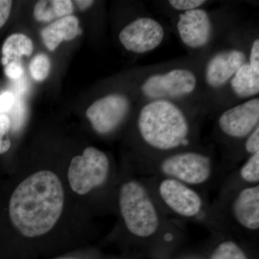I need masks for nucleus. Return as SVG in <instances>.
Returning <instances> with one entry per match:
<instances>
[{"label": "nucleus", "mask_w": 259, "mask_h": 259, "mask_svg": "<svg viewBox=\"0 0 259 259\" xmlns=\"http://www.w3.org/2000/svg\"><path fill=\"white\" fill-rule=\"evenodd\" d=\"M159 193L166 205L180 215L194 217L202 208V199L199 194L185 184L174 179L162 181Z\"/></svg>", "instance_id": "obj_12"}, {"label": "nucleus", "mask_w": 259, "mask_h": 259, "mask_svg": "<svg viewBox=\"0 0 259 259\" xmlns=\"http://www.w3.org/2000/svg\"><path fill=\"white\" fill-rule=\"evenodd\" d=\"M163 175L185 185H198L207 182L212 173V162L206 155L194 151L177 153L161 163Z\"/></svg>", "instance_id": "obj_6"}, {"label": "nucleus", "mask_w": 259, "mask_h": 259, "mask_svg": "<svg viewBox=\"0 0 259 259\" xmlns=\"http://www.w3.org/2000/svg\"><path fill=\"white\" fill-rule=\"evenodd\" d=\"M131 101L122 94H110L93 102L86 115L97 134H111L122 123L131 111Z\"/></svg>", "instance_id": "obj_7"}, {"label": "nucleus", "mask_w": 259, "mask_h": 259, "mask_svg": "<svg viewBox=\"0 0 259 259\" xmlns=\"http://www.w3.org/2000/svg\"><path fill=\"white\" fill-rule=\"evenodd\" d=\"M248 62L254 67L259 68V39L255 38L250 46Z\"/></svg>", "instance_id": "obj_26"}, {"label": "nucleus", "mask_w": 259, "mask_h": 259, "mask_svg": "<svg viewBox=\"0 0 259 259\" xmlns=\"http://www.w3.org/2000/svg\"><path fill=\"white\" fill-rule=\"evenodd\" d=\"M234 95L241 100L258 97L259 93V68L250 65L248 61L242 65L230 81Z\"/></svg>", "instance_id": "obj_15"}, {"label": "nucleus", "mask_w": 259, "mask_h": 259, "mask_svg": "<svg viewBox=\"0 0 259 259\" xmlns=\"http://www.w3.org/2000/svg\"><path fill=\"white\" fill-rule=\"evenodd\" d=\"M198 79L192 70L175 68L148 76L141 83V92L146 101L176 100L190 96L197 90Z\"/></svg>", "instance_id": "obj_4"}, {"label": "nucleus", "mask_w": 259, "mask_h": 259, "mask_svg": "<svg viewBox=\"0 0 259 259\" xmlns=\"http://www.w3.org/2000/svg\"><path fill=\"white\" fill-rule=\"evenodd\" d=\"M138 128L148 146L170 151L188 143L190 122L176 102L150 100L140 110Z\"/></svg>", "instance_id": "obj_2"}, {"label": "nucleus", "mask_w": 259, "mask_h": 259, "mask_svg": "<svg viewBox=\"0 0 259 259\" xmlns=\"http://www.w3.org/2000/svg\"><path fill=\"white\" fill-rule=\"evenodd\" d=\"M247 59L246 53L236 48L218 51L206 64L204 72L206 85L212 90L224 88Z\"/></svg>", "instance_id": "obj_11"}, {"label": "nucleus", "mask_w": 259, "mask_h": 259, "mask_svg": "<svg viewBox=\"0 0 259 259\" xmlns=\"http://www.w3.org/2000/svg\"><path fill=\"white\" fill-rule=\"evenodd\" d=\"M51 69V61L49 56L39 54L34 56L30 61V72L32 77L37 81L45 80L49 76Z\"/></svg>", "instance_id": "obj_18"}, {"label": "nucleus", "mask_w": 259, "mask_h": 259, "mask_svg": "<svg viewBox=\"0 0 259 259\" xmlns=\"http://www.w3.org/2000/svg\"><path fill=\"white\" fill-rule=\"evenodd\" d=\"M176 27L182 44L190 49L205 47L212 37V18L203 8L180 13Z\"/></svg>", "instance_id": "obj_10"}, {"label": "nucleus", "mask_w": 259, "mask_h": 259, "mask_svg": "<svg viewBox=\"0 0 259 259\" xmlns=\"http://www.w3.org/2000/svg\"><path fill=\"white\" fill-rule=\"evenodd\" d=\"M12 122L9 116L6 114L0 115V155L8 152L11 147V141L9 133L11 129Z\"/></svg>", "instance_id": "obj_21"}, {"label": "nucleus", "mask_w": 259, "mask_h": 259, "mask_svg": "<svg viewBox=\"0 0 259 259\" xmlns=\"http://www.w3.org/2000/svg\"><path fill=\"white\" fill-rule=\"evenodd\" d=\"M76 5H78L80 10H86L93 5L94 1L90 0H83V1H76Z\"/></svg>", "instance_id": "obj_28"}, {"label": "nucleus", "mask_w": 259, "mask_h": 259, "mask_svg": "<svg viewBox=\"0 0 259 259\" xmlns=\"http://www.w3.org/2000/svg\"><path fill=\"white\" fill-rule=\"evenodd\" d=\"M14 102V96L13 94L6 92L0 95V115L3 112L8 111Z\"/></svg>", "instance_id": "obj_27"}, {"label": "nucleus", "mask_w": 259, "mask_h": 259, "mask_svg": "<svg viewBox=\"0 0 259 259\" xmlns=\"http://www.w3.org/2000/svg\"><path fill=\"white\" fill-rule=\"evenodd\" d=\"M13 2L10 0H0V28L4 26L11 13Z\"/></svg>", "instance_id": "obj_25"}, {"label": "nucleus", "mask_w": 259, "mask_h": 259, "mask_svg": "<svg viewBox=\"0 0 259 259\" xmlns=\"http://www.w3.org/2000/svg\"><path fill=\"white\" fill-rule=\"evenodd\" d=\"M5 72L10 79H17L23 76L24 68L19 61H12L5 66Z\"/></svg>", "instance_id": "obj_24"}, {"label": "nucleus", "mask_w": 259, "mask_h": 259, "mask_svg": "<svg viewBox=\"0 0 259 259\" xmlns=\"http://www.w3.org/2000/svg\"><path fill=\"white\" fill-rule=\"evenodd\" d=\"M80 33L79 19L74 15L64 17L42 29V41L49 51L55 50L61 42L74 40Z\"/></svg>", "instance_id": "obj_14"}, {"label": "nucleus", "mask_w": 259, "mask_h": 259, "mask_svg": "<svg viewBox=\"0 0 259 259\" xmlns=\"http://www.w3.org/2000/svg\"><path fill=\"white\" fill-rule=\"evenodd\" d=\"M64 203V189L59 177L50 171L36 172L21 182L12 194L10 219L24 236H42L57 223Z\"/></svg>", "instance_id": "obj_1"}, {"label": "nucleus", "mask_w": 259, "mask_h": 259, "mask_svg": "<svg viewBox=\"0 0 259 259\" xmlns=\"http://www.w3.org/2000/svg\"><path fill=\"white\" fill-rule=\"evenodd\" d=\"M120 208L127 230L134 236L148 238L157 231L159 226L157 210L141 184L131 181L122 185Z\"/></svg>", "instance_id": "obj_3"}, {"label": "nucleus", "mask_w": 259, "mask_h": 259, "mask_svg": "<svg viewBox=\"0 0 259 259\" xmlns=\"http://www.w3.org/2000/svg\"><path fill=\"white\" fill-rule=\"evenodd\" d=\"M33 52L31 39L23 33H14L5 40L2 53V63L6 66L12 61H18L22 56L29 57Z\"/></svg>", "instance_id": "obj_17"}, {"label": "nucleus", "mask_w": 259, "mask_h": 259, "mask_svg": "<svg viewBox=\"0 0 259 259\" xmlns=\"http://www.w3.org/2000/svg\"><path fill=\"white\" fill-rule=\"evenodd\" d=\"M241 178L249 183H258L259 181V152L250 155L241 167Z\"/></svg>", "instance_id": "obj_20"}, {"label": "nucleus", "mask_w": 259, "mask_h": 259, "mask_svg": "<svg viewBox=\"0 0 259 259\" xmlns=\"http://www.w3.org/2000/svg\"><path fill=\"white\" fill-rule=\"evenodd\" d=\"M74 12L70 0H42L34 8V16L39 22H50L56 18L69 16Z\"/></svg>", "instance_id": "obj_16"}, {"label": "nucleus", "mask_w": 259, "mask_h": 259, "mask_svg": "<svg viewBox=\"0 0 259 259\" xmlns=\"http://www.w3.org/2000/svg\"><path fill=\"white\" fill-rule=\"evenodd\" d=\"M164 37L163 25L147 16L136 19L119 34V40L126 50L136 54H147L157 49Z\"/></svg>", "instance_id": "obj_8"}, {"label": "nucleus", "mask_w": 259, "mask_h": 259, "mask_svg": "<svg viewBox=\"0 0 259 259\" xmlns=\"http://www.w3.org/2000/svg\"><path fill=\"white\" fill-rule=\"evenodd\" d=\"M259 126L258 97L227 109L218 118L223 134L235 139H245Z\"/></svg>", "instance_id": "obj_9"}, {"label": "nucleus", "mask_w": 259, "mask_h": 259, "mask_svg": "<svg viewBox=\"0 0 259 259\" xmlns=\"http://www.w3.org/2000/svg\"><path fill=\"white\" fill-rule=\"evenodd\" d=\"M232 212L237 222L250 231L259 228V186L243 189L236 196Z\"/></svg>", "instance_id": "obj_13"}, {"label": "nucleus", "mask_w": 259, "mask_h": 259, "mask_svg": "<svg viewBox=\"0 0 259 259\" xmlns=\"http://www.w3.org/2000/svg\"><path fill=\"white\" fill-rule=\"evenodd\" d=\"M205 3L206 1H204V0H171V1H168L170 6L177 11L180 12V13L202 8Z\"/></svg>", "instance_id": "obj_22"}, {"label": "nucleus", "mask_w": 259, "mask_h": 259, "mask_svg": "<svg viewBox=\"0 0 259 259\" xmlns=\"http://www.w3.org/2000/svg\"><path fill=\"white\" fill-rule=\"evenodd\" d=\"M109 168L108 158L103 151L85 148L82 156H75L70 163L68 179L71 188L79 195L88 194L106 182Z\"/></svg>", "instance_id": "obj_5"}, {"label": "nucleus", "mask_w": 259, "mask_h": 259, "mask_svg": "<svg viewBox=\"0 0 259 259\" xmlns=\"http://www.w3.org/2000/svg\"><path fill=\"white\" fill-rule=\"evenodd\" d=\"M245 149L250 155L259 152V126L245 138Z\"/></svg>", "instance_id": "obj_23"}, {"label": "nucleus", "mask_w": 259, "mask_h": 259, "mask_svg": "<svg viewBox=\"0 0 259 259\" xmlns=\"http://www.w3.org/2000/svg\"><path fill=\"white\" fill-rule=\"evenodd\" d=\"M64 259H68V258H64Z\"/></svg>", "instance_id": "obj_29"}, {"label": "nucleus", "mask_w": 259, "mask_h": 259, "mask_svg": "<svg viewBox=\"0 0 259 259\" xmlns=\"http://www.w3.org/2000/svg\"><path fill=\"white\" fill-rule=\"evenodd\" d=\"M210 259H248L243 250L233 241L221 243L213 252Z\"/></svg>", "instance_id": "obj_19"}]
</instances>
